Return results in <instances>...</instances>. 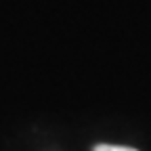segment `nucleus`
Returning a JSON list of instances; mask_svg holds the SVG:
<instances>
[{"mask_svg":"<svg viewBox=\"0 0 151 151\" xmlns=\"http://www.w3.org/2000/svg\"><path fill=\"white\" fill-rule=\"evenodd\" d=\"M92 151H139V149H132V147H122V145H107V143H101L97 145Z\"/></svg>","mask_w":151,"mask_h":151,"instance_id":"f257e3e1","label":"nucleus"}]
</instances>
